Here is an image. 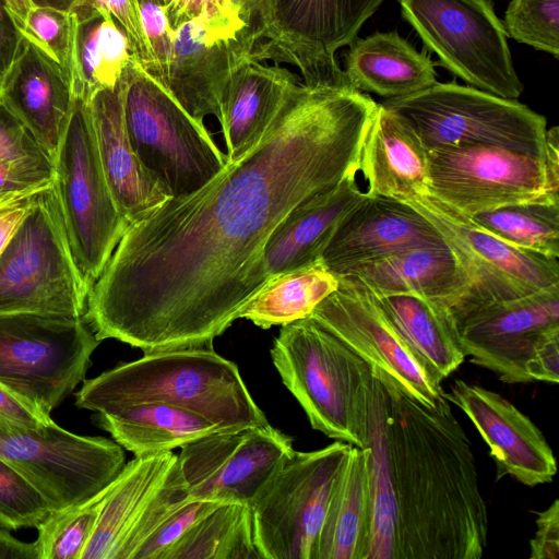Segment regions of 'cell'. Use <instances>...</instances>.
<instances>
[{"label": "cell", "instance_id": "obj_1", "mask_svg": "<svg viewBox=\"0 0 559 559\" xmlns=\"http://www.w3.org/2000/svg\"><path fill=\"white\" fill-rule=\"evenodd\" d=\"M377 104L350 86H294L242 157L129 225L88 292L96 338L144 354L212 348L266 282L263 249L280 222L357 173Z\"/></svg>", "mask_w": 559, "mask_h": 559}, {"label": "cell", "instance_id": "obj_2", "mask_svg": "<svg viewBox=\"0 0 559 559\" xmlns=\"http://www.w3.org/2000/svg\"><path fill=\"white\" fill-rule=\"evenodd\" d=\"M379 380V379H378ZM396 559H479L488 511L472 443L444 399L420 404L386 379Z\"/></svg>", "mask_w": 559, "mask_h": 559}, {"label": "cell", "instance_id": "obj_3", "mask_svg": "<svg viewBox=\"0 0 559 559\" xmlns=\"http://www.w3.org/2000/svg\"><path fill=\"white\" fill-rule=\"evenodd\" d=\"M142 403H163L195 413L223 431L265 426L237 365L212 348L145 353L99 376L83 380L79 408L116 412Z\"/></svg>", "mask_w": 559, "mask_h": 559}, {"label": "cell", "instance_id": "obj_4", "mask_svg": "<svg viewBox=\"0 0 559 559\" xmlns=\"http://www.w3.org/2000/svg\"><path fill=\"white\" fill-rule=\"evenodd\" d=\"M270 353L314 430L367 447L373 376L364 359L311 317L282 325Z\"/></svg>", "mask_w": 559, "mask_h": 559}, {"label": "cell", "instance_id": "obj_5", "mask_svg": "<svg viewBox=\"0 0 559 559\" xmlns=\"http://www.w3.org/2000/svg\"><path fill=\"white\" fill-rule=\"evenodd\" d=\"M471 362L508 383L559 382V285L445 308Z\"/></svg>", "mask_w": 559, "mask_h": 559}, {"label": "cell", "instance_id": "obj_6", "mask_svg": "<svg viewBox=\"0 0 559 559\" xmlns=\"http://www.w3.org/2000/svg\"><path fill=\"white\" fill-rule=\"evenodd\" d=\"M123 118L140 163L168 198L189 194L215 177L228 158L204 123L131 57L120 76Z\"/></svg>", "mask_w": 559, "mask_h": 559}, {"label": "cell", "instance_id": "obj_7", "mask_svg": "<svg viewBox=\"0 0 559 559\" xmlns=\"http://www.w3.org/2000/svg\"><path fill=\"white\" fill-rule=\"evenodd\" d=\"M381 105L405 120L428 151L492 145L546 159V118L518 99L437 82Z\"/></svg>", "mask_w": 559, "mask_h": 559}, {"label": "cell", "instance_id": "obj_8", "mask_svg": "<svg viewBox=\"0 0 559 559\" xmlns=\"http://www.w3.org/2000/svg\"><path fill=\"white\" fill-rule=\"evenodd\" d=\"M88 287L75 263L52 181L0 254V313L84 316Z\"/></svg>", "mask_w": 559, "mask_h": 559}, {"label": "cell", "instance_id": "obj_9", "mask_svg": "<svg viewBox=\"0 0 559 559\" xmlns=\"http://www.w3.org/2000/svg\"><path fill=\"white\" fill-rule=\"evenodd\" d=\"M99 343L83 316L0 313V385L50 416L84 380Z\"/></svg>", "mask_w": 559, "mask_h": 559}, {"label": "cell", "instance_id": "obj_10", "mask_svg": "<svg viewBox=\"0 0 559 559\" xmlns=\"http://www.w3.org/2000/svg\"><path fill=\"white\" fill-rule=\"evenodd\" d=\"M352 444L335 440L314 451L294 452L249 503L261 559H317L330 497Z\"/></svg>", "mask_w": 559, "mask_h": 559}, {"label": "cell", "instance_id": "obj_11", "mask_svg": "<svg viewBox=\"0 0 559 559\" xmlns=\"http://www.w3.org/2000/svg\"><path fill=\"white\" fill-rule=\"evenodd\" d=\"M53 167L69 243L91 289L129 224L106 181L88 103L76 95Z\"/></svg>", "mask_w": 559, "mask_h": 559}, {"label": "cell", "instance_id": "obj_12", "mask_svg": "<svg viewBox=\"0 0 559 559\" xmlns=\"http://www.w3.org/2000/svg\"><path fill=\"white\" fill-rule=\"evenodd\" d=\"M383 1L259 0L252 59L293 64L307 86H350L335 53L356 38Z\"/></svg>", "mask_w": 559, "mask_h": 559}, {"label": "cell", "instance_id": "obj_13", "mask_svg": "<svg viewBox=\"0 0 559 559\" xmlns=\"http://www.w3.org/2000/svg\"><path fill=\"white\" fill-rule=\"evenodd\" d=\"M413 26L439 63L469 86L518 99L520 81L502 21L490 0H399Z\"/></svg>", "mask_w": 559, "mask_h": 559}, {"label": "cell", "instance_id": "obj_14", "mask_svg": "<svg viewBox=\"0 0 559 559\" xmlns=\"http://www.w3.org/2000/svg\"><path fill=\"white\" fill-rule=\"evenodd\" d=\"M0 459L20 473L51 511L86 501L126 464L115 440L72 433L52 421L38 428L0 418Z\"/></svg>", "mask_w": 559, "mask_h": 559}, {"label": "cell", "instance_id": "obj_15", "mask_svg": "<svg viewBox=\"0 0 559 559\" xmlns=\"http://www.w3.org/2000/svg\"><path fill=\"white\" fill-rule=\"evenodd\" d=\"M429 193L466 216L559 194L547 159L492 145L428 151Z\"/></svg>", "mask_w": 559, "mask_h": 559}, {"label": "cell", "instance_id": "obj_16", "mask_svg": "<svg viewBox=\"0 0 559 559\" xmlns=\"http://www.w3.org/2000/svg\"><path fill=\"white\" fill-rule=\"evenodd\" d=\"M336 290L309 317L338 337L405 395L429 407L444 397L442 379L390 320L376 296L350 277H338Z\"/></svg>", "mask_w": 559, "mask_h": 559}, {"label": "cell", "instance_id": "obj_17", "mask_svg": "<svg viewBox=\"0 0 559 559\" xmlns=\"http://www.w3.org/2000/svg\"><path fill=\"white\" fill-rule=\"evenodd\" d=\"M404 202L435 226L463 266L469 289L457 301L511 299L559 285L558 259L504 242L430 194Z\"/></svg>", "mask_w": 559, "mask_h": 559}, {"label": "cell", "instance_id": "obj_18", "mask_svg": "<svg viewBox=\"0 0 559 559\" xmlns=\"http://www.w3.org/2000/svg\"><path fill=\"white\" fill-rule=\"evenodd\" d=\"M294 450L293 439L267 424L197 439L177 464L191 499L249 504Z\"/></svg>", "mask_w": 559, "mask_h": 559}, {"label": "cell", "instance_id": "obj_19", "mask_svg": "<svg viewBox=\"0 0 559 559\" xmlns=\"http://www.w3.org/2000/svg\"><path fill=\"white\" fill-rule=\"evenodd\" d=\"M258 44L253 23L240 17L197 19L174 29L165 88L195 120H217L231 74L252 59Z\"/></svg>", "mask_w": 559, "mask_h": 559}, {"label": "cell", "instance_id": "obj_20", "mask_svg": "<svg viewBox=\"0 0 559 559\" xmlns=\"http://www.w3.org/2000/svg\"><path fill=\"white\" fill-rule=\"evenodd\" d=\"M444 397L469 418L490 450L496 479L509 475L534 487L557 473L552 449L542 430L515 405L481 385L455 379Z\"/></svg>", "mask_w": 559, "mask_h": 559}, {"label": "cell", "instance_id": "obj_21", "mask_svg": "<svg viewBox=\"0 0 559 559\" xmlns=\"http://www.w3.org/2000/svg\"><path fill=\"white\" fill-rule=\"evenodd\" d=\"M445 245L440 233L404 201L365 194L341 218L320 261L337 277L383 257Z\"/></svg>", "mask_w": 559, "mask_h": 559}, {"label": "cell", "instance_id": "obj_22", "mask_svg": "<svg viewBox=\"0 0 559 559\" xmlns=\"http://www.w3.org/2000/svg\"><path fill=\"white\" fill-rule=\"evenodd\" d=\"M64 70L23 35L17 56L0 88V100L26 126L55 162L74 104Z\"/></svg>", "mask_w": 559, "mask_h": 559}, {"label": "cell", "instance_id": "obj_23", "mask_svg": "<svg viewBox=\"0 0 559 559\" xmlns=\"http://www.w3.org/2000/svg\"><path fill=\"white\" fill-rule=\"evenodd\" d=\"M357 174L367 195L400 201L426 195L428 150L405 120L378 103L364 135Z\"/></svg>", "mask_w": 559, "mask_h": 559}, {"label": "cell", "instance_id": "obj_24", "mask_svg": "<svg viewBox=\"0 0 559 559\" xmlns=\"http://www.w3.org/2000/svg\"><path fill=\"white\" fill-rule=\"evenodd\" d=\"M96 145L109 190L121 216L135 223L168 197L135 155L124 124L120 79L97 91L88 102Z\"/></svg>", "mask_w": 559, "mask_h": 559}, {"label": "cell", "instance_id": "obj_25", "mask_svg": "<svg viewBox=\"0 0 559 559\" xmlns=\"http://www.w3.org/2000/svg\"><path fill=\"white\" fill-rule=\"evenodd\" d=\"M365 191L357 173L295 206L269 237L262 255L266 280L320 260L336 225Z\"/></svg>", "mask_w": 559, "mask_h": 559}, {"label": "cell", "instance_id": "obj_26", "mask_svg": "<svg viewBox=\"0 0 559 559\" xmlns=\"http://www.w3.org/2000/svg\"><path fill=\"white\" fill-rule=\"evenodd\" d=\"M177 461L173 451L134 456L106 487L81 559H121L123 550Z\"/></svg>", "mask_w": 559, "mask_h": 559}, {"label": "cell", "instance_id": "obj_27", "mask_svg": "<svg viewBox=\"0 0 559 559\" xmlns=\"http://www.w3.org/2000/svg\"><path fill=\"white\" fill-rule=\"evenodd\" d=\"M340 277L353 278L374 296L414 295L444 308L469 289L463 266L447 245L396 252L361 264Z\"/></svg>", "mask_w": 559, "mask_h": 559}, {"label": "cell", "instance_id": "obj_28", "mask_svg": "<svg viewBox=\"0 0 559 559\" xmlns=\"http://www.w3.org/2000/svg\"><path fill=\"white\" fill-rule=\"evenodd\" d=\"M299 83L295 73L278 64L249 59L236 69L218 118L228 160L239 159L261 139L289 91Z\"/></svg>", "mask_w": 559, "mask_h": 559}, {"label": "cell", "instance_id": "obj_29", "mask_svg": "<svg viewBox=\"0 0 559 559\" xmlns=\"http://www.w3.org/2000/svg\"><path fill=\"white\" fill-rule=\"evenodd\" d=\"M435 64L396 32H378L349 44L343 71L353 88L391 99L437 83Z\"/></svg>", "mask_w": 559, "mask_h": 559}, {"label": "cell", "instance_id": "obj_30", "mask_svg": "<svg viewBox=\"0 0 559 559\" xmlns=\"http://www.w3.org/2000/svg\"><path fill=\"white\" fill-rule=\"evenodd\" d=\"M371 522L368 449L352 445L330 497L317 559H367Z\"/></svg>", "mask_w": 559, "mask_h": 559}, {"label": "cell", "instance_id": "obj_31", "mask_svg": "<svg viewBox=\"0 0 559 559\" xmlns=\"http://www.w3.org/2000/svg\"><path fill=\"white\" fill-rule=\"evenodd\" d=\"M95 423L134 456L173 451L223 431L212 421L190 411L163 403H142L97 413Z\"/></svg>", "mask_w": 559, "mask_h": 559}, {"label": "cell", "instance_id": "obj_32", "mask_svg": "<svg viewBox=\"0 0 559 559\" xmlns=\"http://www.w3.org/2000/svg\"><path fill=\"white\" fill-rule=\"evenodd\" d=\"M74 95L90 102L99 90L114 87L130 58V44L115 19L95 9L75 7Z\"/></svg>", "mask_w": 559, "mask_h": 559}, {"label": "cell", "instance_id": "obj_33", "mask_svg": "<svg viewBox=\"0 0 559 559\" xmlns=\"http://www.w3.org/2000/svg\"><path fill=\"white\" fill-rule=\"evenodd\" d=\"M393 324L444 380L465 360L448 311L414 295L376 296Z\"/></svg>", "mask_w": 559, "mask_h": 559}, {"label": "cell", "instance_id": "obj_34", "mask_svg": "<svg viewBox=\"0 0 559 559\" xmlns=\"http://www.w3.org/2000/svg\"><path fill=\"white\" fill-rule=\"evenodd\" d=\"M338 284V277L320 260L274 275L241 308L238 319L250 320L262 329L289 324L309 317Z\"/></svg>", "mask_w": 559, "mask_h": 559}, {"label": "cell", "instance_id": "obj_35", "mask_svg": "<svg viewBox=\"0 0 559 559\" xmlns=\"http://www.w3.org/2000/svg\"><path fill=\"white\" fill-rule=\"evenodd\" d=\"M389 395L373 377L368 431L371 539L367 559H396V510L388 447Z\"/></svg>", "mask_w": 559, "mask_h": 559}, {"label": "cell", "instance_id": "obj_36", "mask_svg": "<svg viewBox=\"0 0 559 559\" xmlns=\"http://www.w3.org/2000/svg\"><path fill=\"white\" fill-rule=\"evenodd\" d=\"M165 559H261L249 504L221 503L194 524Z\"/></svg>", "mask_w": 559, "mask_h": 559}, {"label": "cell", "instance_id": "obj_37", "mask_svg": "<svg viewBox=\"0 0 559 559\" xmlns=\"http://www.w3.org/2000/svg\"><path fill=\"white\" fill-rule=\"evenodd\" d=\"M471 218L513 247L559 258V194L484 211Z\"/></svg>", "mask_w": 559, "mask_h": 559}, {"label": "cell", "instance_id": "obj_38", "mask_svg": "<svg viewBox=\"0 0 559 559\" xmlns=\"http://www.w3.org/2000/svg\"><path fill=\"white\" fill-rule=\"evenodd\" d=\"M105 489L86 501L48 514L36 527L38 559H81L95 528Z\"/></svg>", "mask_w": 559, "mask_h": 559}, {"label": "cell", "instance_id": "obj_39", "mask_svg": "<svg viewBox=\"0 0 559 559\" xmlns=\"http://www.w3.org/2000/svg\"><path fill=\"white\" fill-rule=\"evenodd\" d=\"M502 23L508 37L559 58V0H511Z\"/></svg>", "mask_w": 559, "mask_h": 559}, {"label": "cell", "instance_id": "obj_40", "mask_svg": "<svg viewBox=\"0 0 559 559\" xmlns=\"http://www.w3.org/2000/svg\"><path fill=\"white\" fill-rule=\"evenodd\" d=\"M19 27L72 80L75 38V15L72 10L33 5L26 11Z\"/></svg>", "mask_w": 559, "mask_h": 559}, {"label": "cell", "instance_id": "obj_41", "mask_svg": "<svg viewBox=\"0 0 559 559\" xmlns=\"http://www.w3.org/2000/svg\"><path fill=\"white\" fill-rule=\"evenodd\" d=\"M50 512L43 496L0 459V527H37Z\"/></svg>", "mask_w": 559, "mask_h": 559}, {"label": "cell", "instance_id": "obj_42", "mask_svg": "<svg viewBox=\"0 0 559 559\" xmlns=\"http://www.w3.org/2000/svg\"><path fill=\"white\" fill-rule=\"evenodd\" d=\"M221 503L212 500H190L154 531L139 547L133 559H165L188 531Z\"/></svg>", "mask_w": 559, "mask_h": 559}, {"label": "cell", "instance_id": "obj_43", "mask_svg": "<svg viewBox=\"0 0 559 559\" xmlns=\"http://www.w3.org/2000/svg\"><path fill=\"white\" fill-rule=\"evenodd\" d=\"M141 26L151 50L154 78L163 85L173 50L174 29L170 26L164 0H135Z\"/></svg>", "mask_w": 559, "mask_h": 559}, {"label": "cell", "instance_id": "obj_44", "mask_svg": "<svg viewBox=\"0 0 559 559\" xmlns=\"http://www.w3.org/2000/svg\"><path fill=\"white\" fill-rule=\"evenodd\" d=\"M75 7L95 9L110 14L126 33L132 57L154 75V63L146 43L135 0H76Z\"/></svg>", "mask_w": 559, "mask_h": 559}, {"label": "cell", "instance_id": "obj_45", "mask_svg": "<svg viewBox=\"0 0 559 559\" xmlns=\"http://www.w3.org/2000/svg\"><path fill=\"white\" fill-rule=\"evenodd\" d=\"M0 160L52 162L26 126L1 100Z\"/></svg>", "mask_w": 559, "mask_h": 559}, {"label": "cell", "instance_id": "obj_46", "mask_svg": "<svg viewBox=\"0 0 559 559\" xmlns=\"http://www.w3.org/2000/svg\"><path fill=\"white\" fill-rule=\"evenodd\" d=\"M53 178L55 167L50 160H0V197L46 187Z\"/></svg>", "mask_w": 559, "mask_h": 559}, {"label": "cell", "instance_id": "obj_47", "mask_svg": "<svg viewBox=\"0 0 559 559\" xmlns=\"http://www.w3.org/2000/svg\"><path fill=\"white\" fill-rule=\"evenodd\" d=\"M164 2L173 29L201 17L214 20L240 17L245 20L233 7L230 0H164Z\"/></svg>", "mask_w": 559, "mask_h": 559}, {"label": "cell", "instance_id": "obj_48", "mask_svg": "<svg viewBox=\"0 0 559 559\" xmlns=\"http://www.w3.org/2000/svg\"><path fill=\"white\" fill-rule=\"evenodd\" d=\"M537 530L530 542L531 559L559 558V501L554 502L544 511L536 512Z\"/></svg>", "mask_w": 559, "mask_h": 559}, {"label": "cell", "instance_id": "obj_49", "mask_svg": "<svg viewBox=\"0 0 559 559\" xmlns=\"http://www.w3.org/2000/svg\"><path fill=\"white\" fill-rule=\"evenodd\" d=\"M46 187L0 197V254L26 216L34 197Z\"/></svg>", "mask_w": 559, "mask_h": 559}, {"label": "cell", "instance_id": "obj_50", "mask_svg": "<svg viewBox=\"0 0 559 559\" xmlns=\"http://www.w3.org/2000/svg\"><path fill=\"white\" fill-rule=\"evenodd\" d=\"M0 418L29 428L47 426L53 421L49 415L15 396L2 385H0Z\"/></svg>", "mask_w": 559, "mask_h": 559}, {"label": "cell", "instance_id": "obj_51", "mask_svg": "<svg viewBox=\"0 0 559 559\" xmlns=\"http://www.w3.org/2000/svg\"><path fill=\"white\" fill-rule=\"evenodd\" d=\"M22 39L20 27L0 0V88L17 56Z\"/></svg>", "mask_w": 559, "mask_h": 559}, {"label": "cell", "instance_id": "obj_52", "mask_svg": "<svg viewBox=\"0 0 559 559\" xmlns=\"http://www.w3.org/2000/svg\"><path fill=\"white\" fill-rule=\"evenodd\" d=\"M0 559H38L36 543L22 542L0 527Z\"/></svg>", "mask_w": 559, "mask_h": 559}, {"label": "cell", "instance_id": "obj_53", "mask_svg": "<svg viewBox=\"0 0 559 559\" xmlns=\"http://www.w3.org/2000/svg\"><path fill=\"white\" fill-rule=\"evenodd\" d=\"M17 26L21 24L26 11L33 5L53 7L61 10H72L76 0H2Z\"/></svg>", "mask_w": 559, "mask_h": 559}]
</instances>
